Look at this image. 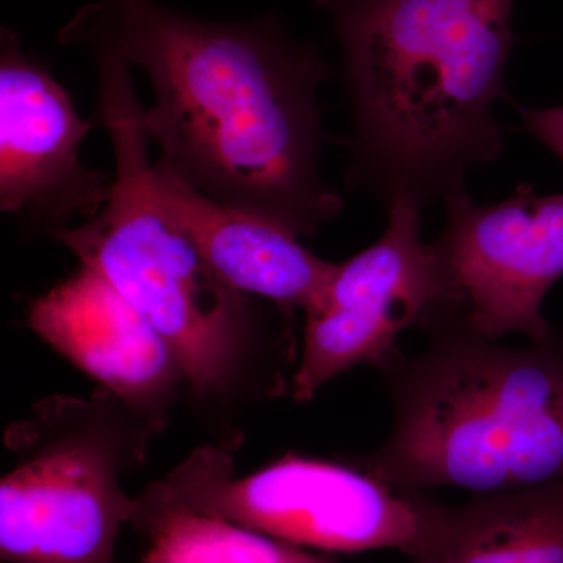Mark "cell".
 <instances>
[{
    "mask_svg": "<svg viewBox=\"0 0 563 563\" xmlns=\"http://www.w3.org/2000/svg\"><path fill=\"white\" fill-rule=\"evenodd\" d=\"M58 41L146 74L157 162L214 201L312 236L343 210L322 181L318 90L328 66L273 16L202 21L154 0H99Z\"/></svg>",
    "mask_w": 563,
    "mask_h": 563,
    "instance_id": "1",
    "label": "cell"
},
{
    "mask_svg": "<svg viewBox=\"0 0 563 563\" xmlns=\"http://www.w3.org/2000/svg\"><path fill=\"white\" fill-rule=\"evenodd\" d=\"M342 43L352 185L446 202L495 162L515 0H312Z\"/></svg>",
    "mask_w": 563,
    "mask_h": 563,
    "instance_id": "2",
    "label": "cell"
},
{
    "mask_svg": "<svg viewBox=\"0 0 563 563\" xmlns=\"http://www.w3.org/2000/svg\"><path fill=\"white\" fill-rule=\"evenodd\" d=\"M420 354L374 368L391 404L387 440L352 465L398 487L488 495L563 481V328L504 346L446 310Z\"/></svg>",
    "mask_w": 563,
    "mask_h": 563,
    "instance_id": "3",
    "label": "cell"
},
{
    "mask_svg": "<svg viewBox=\"0 0 563 563\" xmlns=\"http://www.w3.org/2000/svg\"><path fill=\"white\" fill-rule=\"evenodd\" d=\"M92 57L95 122L109 132L113 185L95 217L49 236L106 277L151 322L192 388L228 390L257 340L255 298L225 284L166 210L131 66L109 52Z\"/></svg>",
    "mask_w": 563,
    "mask_h": 563,
    "instance_id": "4",
    "label": "cell"
},
{
    "mask_svg": "<svg viewBox=\"0 0 563 563\" xmlns=\"http://www.w3.org/2000/svg\"><path fill=\"white\" fill-rule=\"evenodd\" d=\"M154 431L107 388L54 395L5 429L13 468L0 483L7 563H117L136 498L121 476L146 461Z\"/></svg>",
    "mask_w": 563,
    "mask_h": 563,
    "instance_id": "5",
    "label": "cell"
},
{
    "mask_svg": "<svg viewBox=\"0 0 563 563\" xmlns=\"http://www.w3.org/2000/svg\"><path fill=\"white\" fill-rule=\"evenodd\" d=\"M139 501L229 521L273 539L332 553L398 550L415 558L444 504L398 487L352 463L290 454L240 477L220 446L196 448Z\"/></svg>",
    "mask_w": 563,
    "mask_h": 563,
    "instance_id": "6",
    "label": "cell"
},
{
    "mask_svg": "<svg viewBox=\"0 0 563 563\" xmlns=\"http://www.w3.org/2000/svg\"><path fill=\"white\" fill-rule=\"evenodd\" d=\"M446 224L431 243L442 274L443 310L488 339L553 331L547 292L563 276V195L521 185L506 201L477 206L466 191L446 202Z\"/></svg>",
    "mask_w": 563,
    "mask_h": 563,
    "instance_id": "7",
    "label": "cell"
},
{
    "mask_svg": "<svg viewBox=\"0 0 563 563\" xmlns=\"http://www.w3.org/2000/svg\"><path fill=\"white\" fill-rule=\"evenodd\" d=\"M421 206L407 198L388 203L379 242L339 263L320 312L306 317L295 401L317 393L355 366H376L396 350V340L421 328L446 296L431 244L421 240Z\"/></svg>",
    "mask_w": 563,
    "mask_h": 563,
    "instance_id": "8",
    "label": "cell"
},
{
    "mask_svg": "<svg viewBox=\"0 0 563 563\" xmlns=\"http://www.w3.org/2000/svg\"><path fill=\"white\" fill-rule=\"evenodd\" d=\"M81 120L46 63L0 31V210L47 236L76 217L90 220L109 199L113 174L85 165Z\"/></svg>",
    "mask_w": 563,
    "mask_h": 563,
    "instance_id": "9",
    "label": "cell"
},
{
    "mask_svg": "<svg viewBox=\"0 0 563 563\" xmlns=\"http://www.w3.org/2000/svg\"><path fill=\"white\" fill-rule=\"evenodd\" d=\"M29 325L135 410L154 433L168 426L177 390L187 380L184 369L161 333L101 274L80 265L31 303Z\"/></svg>",
    "mask_w": 563,
    "mask_h": 563,
    "instance_id": "10",
    "label": "cell"
},
{
    "mask_svg": "<svg viewBox=\"0 0 563 563\" xmlns=\"http://www.w3.org/2000/svg\"><path fill=\"white\" fill-rule=\"evenodd\" d=\"M154 168L166 210L225 284L287 312H320L339 263L317 257L279 225L202 195L161 163Z\"/></svg>",
    "mask_w": 563,
    "mask_h": 563,
    "instance_id": "11",
    "label": "cell"
},
{
    "mask_svg": "<svg viewBox=\"0 0 563 563\" xmlns=\"http://www.w3.org/2000/svg\"><path fill=\"white\" fill-rule=\"evenodd\" d=\"M413 563H563V481L444 506Z\"/></svg>",
    "mask_w": 563,
    "mask_h": 563,
    "instance_id": "12",
    "label": "cell"
},
{
    "mask_svg": "<svg viewBox=\"0 0 563 563\" xmlns=\"http://www.w3.org/2000/svg\"><path fill=\"white\" fill-rule=\"evenodd\" d=\"M131 525L150 539L143 563H335L229 521L158 509L139 499Z\"/></svg>",
    "mask_w": 563,
    "mask_h": 563,
    "instance_id": "13",
    "label": "cell"
},
{
    "mask_svg": "<svg viewBox=\"0 0 563 563\" xmlns=\"http://www.w3.org/2000/svg\"><path fill=\"white\" fill-rule=\"evenodd\" d=\"M525 129L563 161V107L523 110Z\"/></svg>",
    "mask_w": 563,
    "mask_h": 563,
    "instance_id": "14",
    "label": "cell"
}]
</instances>
